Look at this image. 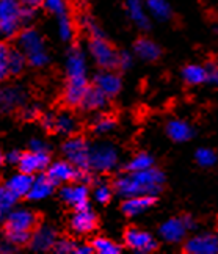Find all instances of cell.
Here are the masks:
<instances>
[{
    "label": "cell",
    "instance_id": "8d00e7d4",
    "mask_svg": "<svg viewBox=\"0 0 218 254\" xmlns=\"http://www.w3.org/2000/svg\"><path fill=\"white\" fill-rule=\"evenodd\" d=\"M9 49L5 43H0V80L9 75Z\"/></svg>",
    "mask_w": 218,
    "mask_h": 254
},
{
    "label": "cell",
    "instance_id": "4dcf8cb0",
    "mask_svg": "<svg viewBox=\"0 0 218 254\" xmlns=\"http://www.w3.org/2000/svg\"><path fill=\"white\" fill-rule=\"evenodd\" d=\"M195 162L201 168H212L218 162V155L214 149L209 148H200L195 152Z\"/></svg>",
    "mask_w": 218,
    "mask_h": 254
},
{
    "label": "cell",
    "instance_id": "7dc6e473",
    "mask_svg": "<svg viewBox=\"0 0 218 254\" xmlns=\"http://www.w3.org/2000/svg\"><path fill=\"white\" fill-rule=\"evenodd\" d=\"M182 220H184V224H185L187 231H195L196 229L198 224H196V221H195V218L192 217V215H184Z\"/></svg>",
    "mask_w": 218,
    "mask_h": 254
},
{
    "label": "cell",
    "instance_id": "9c48e42d",
    "mask_svg": "<svg viewBox=\"0 0 218 254\" xmlns=\"http://www.w3.org/2000/svg\"><path fill=\"white\" fill-rule=\"evenodd\" d=\"M124 243L127 248L137 253H152L158 248L157 240L149 232L138 228H129L124 232Z\"/></svg>",
    "mask_w": 218,
    "mask_h": 254
},
{
    "label": "cell",
    "instance_id": "d590c367",
    "mask_svg": "<svg viewBox=\"0 0 218 254\" xmlns=\"http://www.w3.org/2000/svg\"><path fill=\"white\" fill-rule=\"evenodd\" d=\"M112 194H113V190L107 182H97L94 190H93V198L101 204H107L108 201H110Z\"/></svg>",
    "mask_w": 218,
    "mask_h": 254
},
{
    "label": "cell",
    "instance_id": "5bb4252c",
    "mask_svg": "<svg viewBox=\"0 0 218 254\" xmlns=\"http://www.w3.org/2000/svg\"><path fill=\"white\" fill-rule=\"evenodd\" d=\"M93 85L97 88V90H101L108 99H110V97H115L123 88L121 77L116 72H113V69H102V72H97L94 75Z\"/></svg>",
    "mask_w": 218,
    "mask_h": 254
},
{
    "label": "cell",
    "instance_id": "7a4b0ae2",
    "mask_svg": "<svg viewBox=\"0 0 218 254\" xmlns=\"http://www.w3.org/2000/svg\"><path fill=\"white\" fill-rule=\"evenodd\" d=\"M66 72H68V83L65 88V102L68 105H80L83 94L88 90V79H86V60L85 54L80 47H71L66 58Z\"/></svg>",
    "mask_w": 218,
    "mask_h": 254
},
{
    "label": "cell",
    "instance_id": "5b68a950",
    "mask_svg": "<svg viewBox=\"0 0 218 254\" xmlns=\"http://www.w3.org/2000/svg\"><path fill=\"white\" fill-rule=\"evenodd\" d=\"M22 5L19 0H0V36L13 38L22 27Z\"/></svg>",
    "mask_w": 218,
    "mask_h": 254
},
{
    "label": "cell",
    "instance_id": "836d02e7",
    "mask_svg": "<svg viewBox=\"0 0 218 254\" xmlns=\"http://www.w3.org/2000/svg\"><path fill=\"white\" fill-rule=\"evenodd\" d=\"M116 127V121L115 118L108 115H101L99 118H96V121L93 123V130L97 133V135H104V133H108L112 132Z\"/></svg>",
    "mask_w": 218,
    "mask_h": 254
},
{
    "label": "cell",
    "instance_id": "f5cc1de1",
    "mask_svg": "<svg viewBox=\"0 0 218 254\" xmlns=\"http://www.w3.org/2000/svg\"><path fill=\"white\" fill-rule=\"evenodd\" d=\"M3 160H5V157H3V154H2V151H0V165L3 163Z\"/></svg>",
    "mask_w": 218,
    "mask_h": 254
},
{
    "label": "cell",
    "instance_id": "d6a6232c",
    "mask_svg": "<svg viewBox=\"0 0 218 254\" xmlns=\"http://www.w3.org/2000/svg\"><path fill=\"white\" fill-rule=\"evenodd\" d=\"M16 201H17V196L11 190H8L5 185L0 187V218L5 217V215L14 207Z\"/></svg>",
    "mask_w": 218,
    "mask_h": 254
},
{
    "label": "cell",
    "instance_id": "8fae6325",
    "mask_svg": "<svg viewBox=\"0 0 218 254\" xmlns=\"http://www.w3.org/2000/svg\"><path fill=\"white\" fill-rule=\"evenodd\" d=\"M60 198L71 206L74 210L90 207V190H88L86 184L75 182L74 185H65L60 190Z\"/></svg>",
    "mask_w": 218,
    "mask_h": 254
},
{
    "label": "cell",
    "instance_id": "603a6c76",
    "mask_svg": "<svg viewBox=\"0 0 218 254\" xmlns=\"http://www.w3.org/2000/svg\"><path fill=\"white\" fill-rule=\"evenodd\" d=\"M126 9L127 14L131 17V21L138 27L147 30L151 27L149 19L146 14V5L143 3V0H126Z\"/></svg>",
    "mask_w": 218,
    "mask_h": 254
},
{
    "label": "cell",
    "instance_id": "d4e9b609",
    "mask_svg": "<svg viewBox=\"0 0 218 254\" xmlns=\"http://www.w3.org/2000/svg\"><path fill=\"white\" fill-rule=\"evenodd\" d=\"M107 99L108 97L101 90H97L94 85H91V86H88V90L85 91L80 107L85 110H101L107 105Z\"/></svg>",
    "mask_w": 218,
    "mask_h": 254
},
{
    "label": "cell",
    "instance_id": "4316f807",
    "mask_svg": "<svg viewBox=\"0 0 218 254\" xmlns=\"http://www.w3.org/2000/svg\"><path fill=\"white\" fill-rule=\"evenodd\" d=\"M146 9L158 21H170L173 17V9L166 0H146Z\"/></svg>",
    "mask_w": 218,
    "mask_h": 254
},
{
    "label": "cell",
    "instance_id": "7c38bea8",
    "mask_svg": "<svg viewBox=\"0 0 218 254\" xmlns=\"http://www.w3.org/2000/svg\"><path fill=\"white\" fill-rule=\"evenodd\" d=\"M47 176L52 179V182L55 185H60V184H69V182H77L78 178V170L74 163H71L68 159L66 160H57L54 163H51L46 170Z\"/></svg>",
    "mask_w": 218,
    "mask_h": 254
},
{
    "label": "cell",
    "instance_id": "1f68e13d",
    "mask_svg": "<svg viewBox=\"0 0 218 254\" xmlns=\"http://www.w3.org/2000/svg\"><path fill=\"white\" fill-rule=\"evenodd\" d=\"M25 64H27V57L19 49H11L9 51V75L21 74Z\"/></svg>",
    "mask_w": 218,
    "mask_h": 254
},
{
    "label": "cell",
    "instance_id": "6da1fadb",
    "mask_svg": "<svg viewBox=\"0 0 218 254\" xmlns=\"http://www.w3.org/2000/svg\"><path fill=\"white\" fill-rule=\"evenodd\" d=\"M165 174L154 167L142 171H132L120 176L115 181V191L123 198L138 196V194H154L162 191Z\"/></svg>",
    "mask_w": 218,
    "mask_h": 254
},
{
    "label": "cell",
    "instance_id": "30bf717a",
    "mask_svg": "<svg viewBox=\"0 0 218 254\" xmlns=\"http://www.w3.org/2000/svg\"><path fill=\"white\" fill-rule=\"evenodd\" d=\"M38 218L35 212L28 209H11L5 215V229L8 231H27L32 232L36 226Z\"/></svg>",
    "mask_w": 218,
    "mask_h": 254
},
{
    "label": "cell",
    "instance_id": "ffe728a7",
    "mask_svg": "<svg viewBox=\"0 0 218 254\" xmlns=\"http://www.w3.org/2000/svg\"><path fill=\"white\" fill-rule=\"evenodd\" d=\"M166 135L176 143H185L195 136V129L184 120H170L166 123Z\"/></svg>",
    "mask_w": 218,
    "mask_h": 254
},
{
    "label": "cell",
    "instance_id": "f1b7e54d",
    "mask_svg": "<svg viewBox=\"0 0 218 254\" xmlns=\"http://www.w3.org/2000/svg\"><path fill=\"white\" fill-rule=\"evenodd\" d=\"M154 167V159L151 157L149 154L146 152H138L137 155L129 160V163L126 165V171L127 173H132V171H142L146 168H151Z\"/></svg>",
    "mask_w": 218,
    "mask_h": 254
},
{
    "label": "cell",
    "instance_id": "52a82bcc",
    "mask_svg": "<svg viewBox=\"0 0 218 254\" xmlns=\"http://www.w3.org/2000/svg\"><path fill=\"white\" fill-rule=\"evenodd\" d=\"M62 151L65 157L74 163L78 170H90L88 165V151H90V144L86 143L82 136H69L63 143Z\"/></svg>",
    "mask_w": 218,
    "mask_h": 254
},
{
    "label": "cell",
    "instance_id": "f907efd6",
    "mask_svg": "<svg viewBox=\"0 0 218 254\" xmlns=\"http://www.w3.org/2000/svg\"><path fill=\"white\" fill-rule=\"evenodd\" d=\"M38 107L36 105H32V107H27V109L24 110V116L25 118H36V115H38Z\"/></svg>",
    "mask_w": 218,
    "mask_h": 254
},
{
    "label": "cell",
    "instance_id": "c3c4849f",
    "mask_svg": "<svg viewBox=\"0 0 218 254\" xmlns=\"http://www.w3.org/2000/svg\"><path fill=\"white\" fill-rule=\"evenodd\" d=\"M54 124H55V115H51V113H47L44 118H43V126L46 127L47 130H54Z\"/></svg>",
    "mask_w": 218,
    "mask_h": 254
},
{
    "label": "cell",
    "instance_id": "4fadbf2b",
    "mask_svg": "<svg viewBox=\"0 0 218 254\" xmlns=\"http://www.w3.org/2000/svg\"><path fill=\"white\" fill-rule=\"evenodd\" d=\"M51 165V155L49 151H30L21 154V159L17 162L19 171H24L28 174L41 173L47 170V167Z\"/></svg>",
    "mask_w": 218,
    "mask_h": 254
},
{
    "label": "cell",
    "instance_id": "681fc988",
    "mask_svg": "<svg viewBox=\"0 0 218 254\" xmlns=\"http://www.w3.org/2000/svg\"><path fill=\"white\" fill-rule=\"evenodd\" d=\"M75 253L77 254H91V253H94V250H93V245L83 243V245H77L75 247Z\"/></svg>",
    "mask_w": 218,
    "mask_h": 254
},
{
    "label": "cell",
    "instance_id": "d6986e66",
    "mask_svg": "<svg viewBox=\"0 0 218 254\" xmlns=\"http://www.w3.org/2000/svg\"><path fill=\"white\" fill-rule=\"evenodd\" d=\"M27 101V93L21 86L0 88V110L9 112L17 107H22Z\"/></svg>",
    "mask_w": 218,
    "mask_h": 254
},
{
    "label": "cell",
    "instance_id": "f35d334b",
    "mask_svg": "<svg viewBox=\"0 0 218 254\" xmlns=\"http://www.w3.org/2000/svg\"><path fill=\"white\" fill-rule=\"evenodd\" d=\"M75 247L77 245L71 239H60L55 242L54 251L58 254H71V253H75Z\"/></svg>",
    "mask_w": 218,
    "mask_h": 254
},
{
    "label": "cell",
    "instance_id": "83f0119b",
    "mask_svg": "<svg viewBox=\"0 0 218 254\" xmlns=\"http://www.w3.org/2000/svg\"><path fill=\"white\" fill-rule=\"evenodd\" d=\"M77 120L71 113H60L55 115V124L54 130L60 132L63 135H73L77 130Z\"/></svg>",
    "mask_w": 218,
    "mask_h": 254
},
{
    "label": "cell",
    "instance_id": "ee69618b",
    "mask_svg": "<svg viewBox=\"0 0 218 254\" xmlns=\"http://www.w3.org/2000/svg\"><path fill=\"white\" fill-rule=\"evenodd\" d=\"M30 149H32V151H49V146H47L43 140L33 138V140L30 141Z\"/></svg>",
    "mask_w": 218,
    "mask_h": 254
},
{
    "label": "cell",
    "instance_id": "7402d4cb",
    "mask_svg": "<svg viewBox=\"0 0 218 254\" xmlns=\"http://www.w3.org/2000/svg\"><path fill=\"white\" fill-rule=\"evenodd\" d=\"M134 52L145 62H155L162 55V49L149 38H138L134 44Z\"/></svg>",
    "mask_w": 218,
    "mask_h": 254
},
{
    "label": "cell",
    "instance_id": "8992f818",
    "mask_svg": "<svg viewBox=\"0 0 218 254\" xmlns=\"http://www.w3.org/2000/svg\"><path fill=\"white\" fill-rule=\"evenodd\" d=\"M90 54L96 64L102 67V69H115V67H118L120 52H116L115 47L104 36H91Z\"/></svg>",
    "mask_w": 218,
    "mask_h": 254
},
{
    "label": "cell",
    "instance_id": "ac0fdd59",
    "mask_svg": "<svg viewBox=\"0 0 218 254\" xmlns=\"http://www.w3.org/2000/svg\"><path fill=\"white\" fill-rule=\"evenodd\" d=\"M97 226L96 213L90 209H77L71 217V229L77 234H90Z\"/></svg>",
    "mask_w": 218,
    "mask_h": 254
},
{
    "label": "cell",
    "instance_id": "2e32d148",
    "mask_svg": "<svg viewBox=\"0 0 218 254\" xmlns=\"http://www.w3.org/2000/svg\"><path fill=\"white\" fill-rule=\"evenodd\" d=\"M157 198L154 194H138V196H131L126 198V201L123 202L121 210L124 212V215L127 217H138L147 210H151L154 207Z\"/></svg>",
    "mask_w": 218,
    "mask_h": 254
},
{
    "label": "cell",
    "instance_id": "e575fe53",
    "mask_svg": "<svg viewBox=\"0 0 218 254\" xmlns=\"http://www.w3.org/2000/svg\"><path fill=\"white\" fill-rule=\"evenodd\" d=\"M58 35H60V38L63 41H71L73 36H74V25L71 22V19L68 17V14H62L58 16Z\"/></svg>",
    "mask_w": 218,
    "mask_h": 254
},
{
    "label": "cell",
    "instance_id": "ba28073f",
    "mask_svg": "<svg viewBox=\"0 0 218 254\" xmlns=\"http://www.w3.org/2000/svg\"><path fill=\"white\" fill-rule=\"evenodd\" d=\"M182 251L187 254H218V232H203L187 239Z\"/></svg>",
    "mask_w": 218,
    "mask_h": 254
},
{
    "label": "cell",
    "instance_id": "277c9868",
    "mask_svg": "<svg viewBox=\"0 0 218 254\" xmlns=\"http://www.w3.org/2000/svg\"><path fill=\"white\" fill-rule=\"evenodd\" d=\"M120 155H118V149L112 143H96L90 146L88 151V165H90L91 171L97 173H110L116 168Z\"/></svg>",
    "mask_w": 218,
    "mask_h": 254
},
{
    "label": "cell",
    "instance_id": "816d5d0a",
    "mask_svg": "<svg viewBox=\"0 0 218 254\" xmlns=\"http://www.w3.org/2000/svg\"><path fill=\"white\" fill-rule=\"evenodd\" d=\"M14 251V245L13 243H2V245H0V253H13Z\"/></svg>",
    "mask_w": 218,
    "mask_h": 254
},
{
    "label": "cell",
    "instance_id": "484cf974",
    "mask_svg": "<svg viewBox=\"0 0 218 254\" xmlns=\"http://www.w3.org/2000/svg\"><path fill=\"white\" fill-rule=\"evenodd\" d=\"M182 79L187 85H201L207 83V71L201 64H187L182 67Z\"/></svg>",
    "mask_w": 218,
    "mask_h": 254
},
{
    "label": "cell",
    "instance_id": "74e56055",
    "mask_svg": "<svg viewBox=\"0 0 218 254\" xmlns=\"http://www.w3.org/2000/svg\"><path fill=\"white\" fill-rule=\"evenodd\" d=\"M30 237L32 234L27 232V231H8L6 232V239L9 243H13V245H25V243L30 242Z\"/></svg>",
    "mask_w": 218,
    "mask_h": 254
},
{
    "label": "cell",
    "instance_id": "7bdbcfd3",
    "mask_svg": "<svg viewBox=\"0 0 218 254\" xmlns=\"http://www.w3.org/2000/svg\"><path fill=\"white\" fill-rule=\"evenodd\" d=\"M85 25H86L88 32H90L91 36H104V33H102V30H101V27H99V25L93 21V19L86 17V19H85Z\"/></svg>",
    "mask_w": 218,
    "mask_h": 254
},
{
    "label": "cell",
    "instance_id": "f546056e",
    "mask_svg": "<svg viewBox=\"0 0 218 254\" xmlns=\"http://www.w3.org/2000/svg\"><path fill=\"white\" fill-rule=\"evenodd\" d=\"M93 250L97 254H120L123 251V248L118 245L116 242L105 239V237H97L93 240Z\"/></svg>",
    "mask_w": 218,
    "mask_h": 254
},
{
    "label": "cell",
    "instance_id": "f6af8a7d",
    "mask_svg": "<svg viewBox=\"0 0 218 254\" xmlns=\"http://www.w3.org/2000/svg\"><path fill=\"white\" fill-rule=\"evenodd\" d=\"M19 3L25 8H32V9H36L38 6L44 5V0H19Z\"/></svg>",
    "mask_w": 218,
    "mask_h": 254
},
{
    "label": "cell",
    "instance_id": "e0dca14e",
    "mask_svg": "<svg viewBox=\"0 0 218 254\" xmlns=\"http://www.w3.org/2000/svg\"><path fill=\"white\" fill-rule=\"evenodd\" d=\"M57 242V232L54 228L47 226V224H43L39 226L30 237V247L33 251H39V253H46L54 250V245Z\"/></svg>",
    "mask_w": 218,
    "mask_h": 254
},
{
    "label": "cell",
    "instance_id": "44dd1931",
    "mask_svg": "<svg viewBox=\"0 0 218 254\" xmlns=\"http://www.w3.org/2000/svg\"><path fill=\"white\" fill-rule=\"evenodd\" d=\"M55 187L57 185L52 182V179L49 178L47 174H39L38 178H33V184L30 187V191L27 194V198L32 201H43L51 196Z\"/></svg>",
    "mask_w": 218,
    "mask_h": 254
},
{
    "label": "cell",
    "instance_id": "b9f144b4",
    "mask_svg": "<svg viewBox=\"0 0 218 254\" xmlns=\"http://www.w3.org/2000/svg\"><path fill=\"white\" fill-rule=\"evenodd\" d=\"M134 64V57L129 52H120V57H118V67L121 69H129Z\"/></svg>",
    "mask_w": 218,
    "mask_h": 254
},
{
    "label": "cell",
    "instance_id": "bcb514c9",
    "mask_svg": "<svg viewBox=\"0 0 218 254\" xmlns=\"http://www.w3.org/2000/svg\"><path fill=\"white\" fill-rule=\"evenodd\" d=\"M19 159H21V152L19 151H9L6 155H5V160L11 165H17Z\"/></svg>",
    "mask_w": 218,
    "mask_h": 254
},
{
    "label": "cell",
    "instance_id": "cb8c5ba5",
    "mask_svg": "<svg viewBox=\"0 0 218 254\" xmlns=\"http://www.w3.org/2000/svg\"><path fill=\"white\" fill-rule=\"evenodd\" d=\"M33 184V176L28 174V173H24V171H19L17 174L11 176L5 187L8 190H11L17 198H22V196H27L28 191H30V187Z\"/></svg>",
    "mask_w": 218,
    "mask_h": 254
},
{
    "label": "cell",
    "instance_id": "60d3db41",
    "mask_svg": "<svg viewBox=\"0 0 218 254\" xmlns=\"http://www.w3.org/2000/svg\"><path fill=\"white\" fill-rule=\"evenodd\" d=\"M44 6L49 9L51 13L62 16L66 13V3L65 0H44Z\"/></svg>",
    "mask_w": 218,
    "mask_h": 254
},
{
    "label": "cell",
    "instance_id": "3957f363",
    "mask_svg": "<svg viewBox=\"0 0 218 254\" xmlns=\"http://www.w3.org/2000/svg\"><path fill=\"white\" fill-rule=\"evenodd\" d=\"M17 46L19 51L27 57V63L33 67H43L51 60L46 52L43 38L35 28H25L19 33Z\"/></svg>",
    "mask_w": 218,
    "mask_h": 254
},
{
    "label": "cell",
    "instance_id": "ab89813d",
    "mask_svg": "<svg viewBox=\"0 0 218 254\" xmlns=\"http://www.w3.org/2000/svg\"><path fill=\"white\" fill-rule=\"evenodd\" d=\"M204 67L207 71V83L218 86V62L209 60L204 64Z\"/></svg>",
    "mask_w": 218,
    "mask_h": 254
},
{
    "label": "cell",
    "instance_id": "9a60e30c",
    "mask_svg": "<svg viewBox=\"0 0 218 254\" xmlns=\"http://www.w3.org/2000/svg\"><path fill=\"white\" fill-rule=\"evenodd\" d=\"M187 228L184 224L182 217H174L166 220L160 228H158V236H160L166 243H181L187 237Z\"/></svg>",
    "mask_w": 218,
    "mask_h": 254
}]
</instances>
